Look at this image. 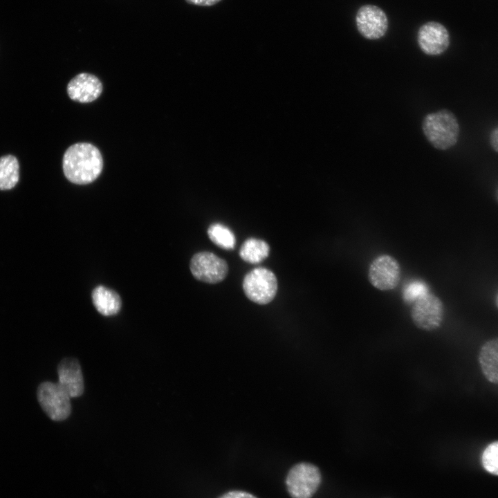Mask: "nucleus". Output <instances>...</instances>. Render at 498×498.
<instances>
[{
  "label": "nucleus",
  "mask_w": 498,
  "mask_h": 498,
  "mask_svg": "<svg viewBox=\"0 0 498 498\" xmlns=\"http://www.w3.org/2000/svg\"><path fill=\"white\" fill-rule=\"evenodd\" d=\"M489 140L493 150L498 153V125L491 131Z\"/></svg>",
  "instance_id": "obj_21"
},
{
  "label": "nucleus",
  "mask_w": 498,
  "mask_h": 498,
  "mask_svg": "<svg viewBox=\"0 0 498 498\" xmlns=\"http://www.w3.org/2000/svg\"><path fill=\"white\" fill-rule=\"evenodd\" d=\"M190 268L194 278L208 284L222 282L228 273L227 262L208 251L194 255L190 260Z\"/></svg>",
  "instance_id": "obj_8"
},
{
  "label": "nucleus",
  "mask_w": 498,
  "mask_h": 498,
  "mask_svg": "<svg viewBox=\"0 0 498 498\" xmlns=\"http://www.w3.org/2000/svg\"><path fill=\"white\" fill-rule=\"evenodd\" d=\"M37 398L42 410L53 421H64L71 414V398L58 382H42L37 389Z\"/></svg>",
  "instance_id": "obj_5"
},
{
  "label": "nucleus",
  "mask_w": 498,
  "mask_h": 498,
  "mask_svg": "<svg viewBox=\"0 0 498 498\" xmlns=\"http://www.w3.org/2000/svg\"><path fill=\"white\" fill-rule=\"evenodd\" d=\"M221 0H186L189 3L200 6H213Z\"/></svg>",
  "instance_id": "obj_22"
},
{
  "label": "nucleus",
  "mask_w": 498,
  "mask_h": 498,
  "mask_svg": "<svg viewBox=\"0 0 498 498\" xmlns=\"http://www.w3.org/2000/svg\"><path fill=\"white\" fill-rule=\"evenodd\" d=\"M320 469L314 464L300 462L288 470L285 484L291 498H311L321 483Z\"/></svg>",
  "instance_id": "obj_3"
},
{
  "label": "nucleus",
  "mask_w": 498,
  "mask_h": 498,
  "mask_svg": "<svg viewBox=\"0 0 498 498\" xmlns=\"http://www.w3.org/2000/svg\"><path fill=\"white\" fill-rule=\"evenodd\" d=\"M210 239L217 246L225 250L234 248L236 239L233 232L221 223L211 224L208 229Z\"/></svg>",
  "instance_id": "obj_17"
},
{
  "label": "nucleus",
  "mask_w": 498,
  "mask_h": 498,
  "mask_svg": "<svg viewBox=\"0 0 498 498\" xmlns=\"http://www.w3.org/2000/svg\"><path fill=\"white\" fill-rule=\"evenodd\" d=\"M356 26L360 34L368 39L383 37L388 28V19L385 12L374 5L361 6L356 16Z\"/></svg>",
  "instance_id": "obj_9"
},
{
  "label": "nucleus",
  "mask_w": 498,
  "mask_h": 498,
  "mask_svg": "<svg viewBox=\"0 0 498 498\" xmlns=\"http://www.w3.org/2000/svg\"><path fill=\"white\" fill-rule=\"evenodd\" d=\"M58 384L71 398L81 396L84 391V378L79 362L74 358L63 359L57 366Z\"/></svg>",
  "instance_id": "obj_12"
},
{
  "label": "nucleus",
  "mask_w": 498,
  "mask_h": 498,
  "mask_svg": "<svg viewBox=\"0 0 498 498\" xmlns=\"http://www.w3.org/2000/svg\"><path fill=\"white\" fill-rule=\"evenodd\" d=\"M427 292L428 288L423 282L414 281L403 288V297L405 302L413 303L416 298Z\"/></svg>",
  "instance_id": "obj_19"
},
{
  "label": "nucleus",
  "mask_w": 498,
  "mask_h": 498,
  "mask_svg": "<svg viewBox=\"0 0 498 498\" xmlns=\"http://www.w3.org/2000/svg\"><path fill=\"white\" fill-rule=\"evenodd\" d=\"M243 289L250 300L258 304H267L277 294V279L270 270L257 267L245 275Z\"/></svg>",
  "instance_id": "obj_4"
},
{
  "label": "nucleus",
  "mask_w": 498,
  "mask_h": 498,
  "mask_svg": "<svg viewBox=\"0 0 498 498\" xmlns=\"http://www.w3.org/2000/svg\"><path fill=\"white\" fill-rule=\"evenodd\" d=\"M401 277V268L398 260L389 254L376 257L368 267L369 283L381 291L391 290L397 287Z\"/></svg>",
  "instance_id": "obj_7"
},
{
  "label": "nucleus",
  "mask_w": 498,
  "mask_h": 498,
  "mask_svg": "<svg viewBox=\"0 0 498 498\" xmlns=\"http://www.w3.org/2000/svg\"><path fill=\"white\" fill-rule=\"evenodd\" d=\"M495 304L498 308V292L497 293L496 297H495Z\"/></svg>",
  "instance_id": "obj_23"
},
{
  "label": "nucleus",
  "mask_w": 498,
  "mask_h": 498,
  "mask_svg": "<svg viewBox=\"0 0 498 498\" xmlns=\"http://www.w3.org/2000/svg\"><path fill=\"white\" fill-rule=\"evenodd\" d=\"M92 300L97 311L105 316L116 315L121 308V299L118 293L103 286H98L93 290Z\"/></svg>",
  "instance_id": "obj_14"
},
{
  "label": "nucleus",
  "mask_w": 498,
  "mask_h": 498,
  "mask_svg": "<svg viewBox=\"0 0 498 498\" xmlns=\"http://www.w3.org/2000/svg\"><path fill=\"white\" fill-rule=\"evenodd\" d=\"M102 91V84L95 75L82 73L73 77L67 85L69 98L82 103L96 100Z\"/></svg>",
  "instance_id": "obj_11"
},
{
  "label": "nucleus",
  "mask_w": 498,
  "mask_h": 498,
  "mask_svg": "<svg viewBox=\"0 0 498 498\" xmlns=\"http://www.w3.org/2000/svg\"><path fill=\"white\" fill-rule=\"evenodd\" d=\"M422 130L436 149L447 150L454 146L460 135V125L455 115L448 109L428 113L422 122Z\"/></svg>",
  "instance_id": "obj_2"
},
{
  "label": "nucleus",
  "mask_w": 498,
  "mask_h": 498,
  "mask_svg": "<svg viewBox=\"0 0 498 498\" xmlns=\"http://www.w3.org/2000/svg\"><path fill=\"white\" fill-rule=\"evenodd\" d=\"M411 318L414 325L421 330H436L443 321V303L435 294L427 292L412 303Z\"/></svg>",
  "instance_id": "obj_6"
},
{
  "label": "nucleus",
  "mask_w": 498,
  "mask_h": 498,
  "mask_svg": "<svg viewBox=\"0 0 498 498\" xmlns=\"http://www.w3.org/2000/svg\"><path fill=\"white\" fill-rule=\"evenodd\" d=\"M495 197H496V200H497V203H498V187H497V189H496Z\"/></svg>",
  "instance_id": "obj_24"
},
{
  "label": "nucleus",
  "mask_w": 498,
  "mask_h": 498,
  "mask_svg": "<svg viewBox=\"0 0 498 498\" xmlns=\"http://www.w3.org/2000/svg\"><path fill=\"white\" fill-rule=\"evenodd\" d=\"M417 42L421 50L428 55H439L450 46V35L441 23L428 21L418 29Z\"/></svg>",
  "instance_id": "obj_10"
},
{
  "label": "nucleus",
  "mask_w": 498,
  "mask_h": 498,
  "mask_svg": "<svg viewBox=\"0 0 498 498\" xmlns=\"http://www.w3.org/2000/svg\"><path fill=\"white\" fill-rule=\"evenodd\" d=\"M62 168L71 183L85 185L94 181L101 174L103 159L99 149L92 144L75 143L65 151Z\"/></svg>",
  "instance_id": "obj_1"
},
{
  "label": "nucleus",
  "mask_w": 498,
  "mask_h": 498,
  "mask_svg": "<svg viewBox=\"0 0 498 498\" xmlns=\"http://www.w3.org/2000/svg\"><path fill=\"white\" fill-rule=\"evenodd\" d=\"M479 362L486 378L498 384V338L483 344L479 353Z\"/></svg>",
  "instance_id": "obj_13"
},
{
  "label": "nucleus",
  "mask_w": 498,
  "mask_h": 498,
  "mask_svg": "<svg viewBox=\"0 0 498 498\" xmlns=\"http://www.w3.org/2000/svg\"><path fill=\"white\" fill-rule=\"evenodd\" d=\"M19 180V161L13 155L0 157V190L12 189Z\"/></svg>",
  "instance_id": "obj_15"
},
{
  "label": "nucleus",
  "mask_w": 498,
  "mask_h": 498,
  "mask_svg": "<svg viewBox=\"0 0 498 498\" xmlns=\"http://www.w3.org/2000/svg\"><path fill=\"white\" fill-rule=\"evenodd\" d=\"M481 462L486 471L498 475V441L492 442L485 448Z\"/></svg>",
  "instance_id": "obj_18"
},
{
  "label": "nucleus",
  "mask_w": 498,
  "mask_h": 498,
  "mask_svg": "<svg viewBox=\"0 0 498 498\" xmlns=\"http://www.w3.org/2000/svg\"><path fill=\"white\" fill-rule=\"evenodd\" d=\"M269 252L270 246L265 241L249 238L241 245L239 256L244 261L255 264L267 258Z\"/></svg>",
  "instance_id": "obj_16"
},
{
  "label": "nucleus",
  "mask_w": 498,
  "mask_h": 498,
  "mask_svg": "<svg viewBox=\"0 0 498 498\" xmlns=\"http://www.w3.org/2000/svg\"><path fill=\"white\" fill-rule=\"evenodd\" d=\"M217 498H257L254 495L240 490H234L226 492Z\"/></svg>",
  "instance_id": "obj_20"
}]
</instances>
